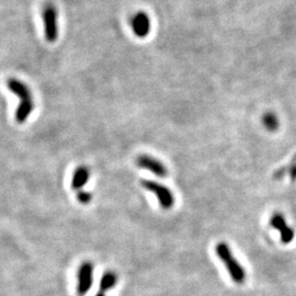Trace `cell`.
<instances>
[{
	"instance_id": "cell-7",
	"label": "cell",
	"mask_w": 296,
	"mask_h": 296,
	"mask_svg": "<svg viewBox=\"0 0 296 296\" xmlns=\"http://www.w3.org/2000/svg\"><path fill=\"white\" fill-rule=\"evenodd\" d=\"M271 227L280 231V238L282 244L288 245L293 242L295 237V230L286 223L285 217L281 213H274L270 218Z\"/></svg>"
},
{
	"instance_id": "cell-13",
	"label": "cell",
	"mask_w": 296,
	"mask_h": 296,
	"mask_svg": "<svg viewBox=\"0 0 296 296\" xmlns=\"http://www.w3.org/2000/svg\"><path fill=\"white\" fill-rule=\"evenodd\" d=\"M286 172L291 175V179L293 181L296 180V164H292L290 167L286 169Z\"/></svg>"
},
{
	"instance_id": "cell-12",
	"label": "cell",
	"mask_w": 296,
	"mask_h": 296,
	"mask_svg": "<svg viewBox=\"0 0 296 296\" xmlns=\"http://www.w3.org/2000/svg\"><path fill=\"white\" fill-rule=\"evenodd\" d=\"M77 200H78L81 204H88L91 200H93V195H91L89 192L83 191V190H80L77 194Z\"/></svg>"
},
{
	"instance_id": "cell-14",
	"label": "cell",
	"mask_w": 296,
	"mask_h": 296,
	"mask_svg": "<svg viewBox=\"0 0 296 296\" xmlns=\"http://www.w3.org/2000/svg\"><path fill=\"white\" fill-rule=\"evenodd\" d=\"M96 296H105V294H104V293H101V292H98V293L96 294Z\"/></svg>"
},
{
	"instance_id": "cell-1",
	"label": "cell",
	"mask_w": 296,
	"mask_h": 296,
	"mask_svg": "<svg viewBox=\"0 0 296 296\" xmlns=\"http://www.w3.org/2000/svg\"><path fill=\"white\" fill-rule=\"evenodd\" d=\"M7 87L12 94H15L20 99V103L16 111V120L18 123H24L34 109L32 93L24 82L16 78L8 79Z\"/></svg>"
},
{
	"instance_id": "cell-9",
	"label": "cell",
	"mask_w": 296,
	"mask_h": 296,
	"mask_svg": "<svg viewBox=\"0 0 296 296\" xmlns=\"http://www.w3.org/2000/svg\"><path fill=\"white\" fill-rule=\"evenodd\" d=\"M90 178V170L86 166H79L76 168L72 178L73 190H80L87 185Z\"/></svg>"
},
{
	"instance_id": "cell-6",
	"label": "cell",
	"mask_w": 296,
	"mask_h": 296,
	"mask_svg": "<svg viewBox=\"0 0 296 296\" xmlns=\"http://www.w3.org/2000/svg\"><path fill=\"white\" fill-rule=\"evenodd\" d=\"M136 165L139 168L151 171L159 178H166L168 175V169L164 163L150 156V155H139L136 159Z\"/></svg>"
},
{
	"instance_id": "cell-8",
	"label": "cell",
	"mask_w": 296,
	"mask_h": 296,
	"mask_svg": "<svg viewBox=\"0 0 296 296\" xmlns=\"http://www.w3.org/2000/svg\"><path fill=\"white\" fill-rule=\"evenodd\" d=\"M131 26L133 33L139 39L148 37L152 30L151 18L144 11H138L131 19Z\"/></svg>"
},
{
	"instance_id": "cell-5",
	"label": "cell",
	"mask_w": 296,
	"mask_h": 296,
	"mask_svg": "<svg viewBox=\"0 0 296 296\" xmlns=\"http://www.w3.org/2000/svg\"><path fill=\"white\" fill-rule=\"evenodd\" d=\"M94 271L95 267L94 263L90 261H84L80 264L78 274H77V279H78V283H77V293L79 296H84L93 286L94 283Z\"/></svg>"
},
{
	"instance_id": "cell-11",
	"label": "cell",
	"mask_w": 296,
	"mask_h": 296,
	"mask_svg": "<svg viewBox=\"0 0 296 296\" xmlns=\"http://www.w3.org/2000/svg\"><path fill=\"white\" fill-rule=\"evenodd\" d=\"M262 124L269 132H276L280 126L279 117L274 112H267L262 116Z\"/></svg>"
},
{
	"instance_id": "cell-4",
	"label": "cell",
	"mask_w": 296,
	"mask_h": 296,
	"mask_svg": "<svg viewBox=\"0 0 296 296\" xmlns=\"http://www.w3.org/2000/svg\"><path fill=\"white\" fill-rule=\"evenodd\" d=\"M44 35L49 43H54L58 39V11L52 3H47L42 11Z\"/></svg>"
},
{
	"instance_id": "cell-10",
	"label": "cell",
	"mask_w": 296,
	"mask_h": 296,
	"mask_svg": "<svg viewBox=\"0 0 296 296\" xmlns=\"http://www.w3.org/2000/svg\"><path fill=\"white\" fill-rule=\"evenodd\" d=\"M117 282V277L116 274L113 271H107L105 272L101 280H100V284H99V292L104 293L112 290L116 284Z\"/></svg>"
},
{
	"instance_id": "cell-2",
	"label": "cell",
	"mask_w": 296,
	"mask_h": 296,
	"mask_svg": "<svg viewBox=\"0 0 296 296\" xmlns=\"http://www.w3.org/2000/svg\"><path fill=\"white\" fill-rule=\"evenodd\" d=\"M215 252L221 261L226 267V270L231 280L237 284H244V282L246 281V271L234 256L230 247L224 242L218 243L215 247Z\"/></svg>"
},
{
	"instance_id": "cell-3",
	"label": "cell",
	"mask_w": 296,
	"mask_h": 296,
	"mask_svg": "<svg viewBox=\"0 0 296 296\" xmlns=\"http://www.w3.org/2000/svg\"><path fill=\"white\" fill-rule=\"evenodd\" d=\"M142 186L147 191L156 195L160 208L163 210H170L174 205V194L167 186L158 181L143 179L140 180Z\"/></svg>"
}]
</instances>
